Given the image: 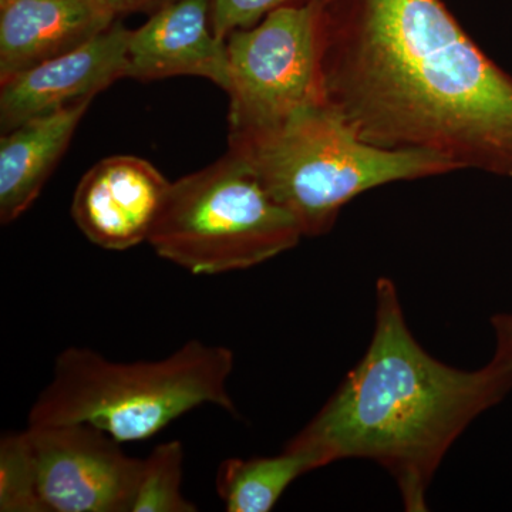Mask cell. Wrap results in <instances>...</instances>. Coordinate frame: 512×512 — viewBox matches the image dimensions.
Returning a JSON list of instances; mask_svg holds the SVG:
<instances>
[{
  "instance_id": "1",
  "label": "cell",
  "mask_w": 512,
  "mask_h": 512,
  "mask_svg": "<svg viewBox=\"0 0 512 512\" xmlns=\"http://www.w3.org/2000/svg\"><path fill=\"white\" fill-rule=\"evenodd\" d=\"M323 93L366 143L512 178V76L444 0H319Z\"/></svg>"
},
{
  "instance_id": "2",
  "label": "cell",
  "mask_w": 512,
  "mask_h": 512,
  "mask_svg": "<svg viewBox=\"0 0 512 512\" xmlns=\"http://www.w3.org/2000/svg\"><path fill=\"white\" fill-rule=\"evenodd\" d=\"M512 389V366H448L414 339L396 285L376 284L375 330L365 355L318 414L286 446L322 468L346 458L383 467L404 510L427 511V491L447 451Z\"/></svg>"
},
{
  "instance_id": "3",
  "label": "cell",
  "mask_w": 512,
  "mask_h": 512,
  "mask_svg": "<svg viewBox=\"0 0 512 512\" xmlns=\"http://www.w3.org/2000/svg\"><path fill=\"white\" fill-rule=\"evenodd\" d=\"M228 150L291 212L305 237L328 234L343 208L367 191L456 173L433 154L366 143L328 100L302 107L274 126L229 133Z\"/></svg>"
},
{
  "instance_id": "4",
  "label": "cell",
  "mask_w": 512,
  "mask_h": 512,
  "mask_svg": "<svg viewBox=\"0 0 512 512\" xmlns=\"http://www.w3.org/2000/svg\"><path fill=\"white\" fill-rule=\"evenodd\" d=\"M234 366L231 349L197 339L150 362H111L89 348H67L28 423H84L120 443L147 440L204 404L237 414L228 390Z\"/></svg>"
},
{
  "instance_id": "5",
  "label": "cell",
  "mask_w": 512,
  "mask_h": 512,
  "mask_svg": "<svg viewBox=\"0 0 512 512\" xmlns=\"http://www.w3.org/2000/svg\"><path fill=\"white\" fill-rule=\"evenodd\" d=\"M305 237L291 212L228 150L221 160L171 183L148 244L192 275L264 264Z\"/></svg>"
},
{
  "instance_id": "6",
  "label": "cell",
  "mask_w": 512,
  "mask_h": 512,
  "mask_svg": "<svg viewBox=\"0 0 512 512\" xmlns=\"http://www.w3.org/2000/svg\"><path fill=\"white\" fill-rule=\"evenodd\" d=\"M229 133L274 126L325 101L319 49V0L286 6L225 40Z\"/></svg>"
},
{
  "instance_id": "7",
  "label": "cell",
  "mask_w": 512,
  "mask_h": 512,
  "mask_svg": "<svg viewBox=\"0 0 512 512\" xmlns=\"http://www.w3.org/2000/svg\"><path fill=\"white\" fill-rule=\"evenodd\" d=\"M26 431L46 512H131L144 458L84 423L29 424Z\"/></svg>"
},
{
  "instance_id": "8",
  "label": "cell",
  "mask_w": 512,
  "mask_h": 512,
  "mask_svg": "<svg viewBox=\"0 0 512 512\" xmlns=\"http://www.w3.org/2000/svg\"><path fill=\"white\" fill-rule=\"evenodd\" d=\"M170 188V181L144 158L107 157L77 185L72 217L92 244L126 251L148 242Z\"/></svg>"
},
{
  "instance_id": "9",
  "label": "cell",
  "mask_w": 512,
  "mask_h": 512,
  "mask_svg": "<svg viewBox=\"0 0 512 512\" xmlns=\"http://www.w3.org/2000/svg\"><path fill=\"white\" fill-rule=\"evenodd\" d=\"M130 29L116 20L109 29L52 59L0 80V127L13 130L106 90L127 74Z\"/></svg>"
},
{
  "instance_id": "10",
  "label": "cell",
  "mask_w": 512,
  "mask_h": 512,
  "mask_svg": "<svg viewBox=\"0 0 512 512\" xmlns=\"http://www.w3.org/2000/svg\"><path fill=\"white\" fill-rule=\"evenodd\" d=\"M174 76L204 77L228 92L227 43L212 30L210 0H173L130 30L126 77L151 82Z\"/></svg>"
},
{
  "instance_id": "11",
  "label": "cell",
  "mask_w": 512,
  "mask_h": 512,
  "mask_svg": "<svg viewBox=\"0 0 512 512\" xmlns=\"http://www.w3.org/2000/svg\"><path fill=\"white\" fill-rule=\"evenodd\" d=\"M116 20L104 0H0V80L76 49Z\"/></svg>"
},
{
  "instance_id": "12",
  "label": "cell",
  "mask_w": 512,
  "mask_h": 512,
  "mask_svg": "<svg viewBox=\"0 0 512 512\" xmlns=\"http://www.w3.org/2000/svg\"><path fill=\"white\" fill-rule=\"evenodd\" d=\"M94 97L33 117L0 138V222L12 224L37 200Z\"/></svg>"
},
{
  "instance_id": "13",
  "label": "cell",
  "mask_w": 512,
  "mask_h": 512,
  "mask_svg": "<svg viewBox=\"0 0 512 512\" xmlns=\"http://www.w3.org/2000/svg\"><path fill=\"white\" fill-rule=\"evenodd\" d=\"M318 470L308 453L286 446L274 457L228 458L217 473V493L228 512H269L293 481Z\"/></svg>"
},
{
  "instance_id": "14",
  "label": "cell",
  "mask_w": 512,
  "mask_h": 512,
  "mask_svg": "<svg viewBox=\"0 0 512 512\" xmlns=\"http://www.w3.org/2000/svg\"><path fill=\"white\" fill-rule=\"evenodd\" d=\"M184 447L178 440L158 444L144 458L140 484L131 512H197L198 507L184 497Z\"/></svg>"
},
{
  "instance_id": "15",
  "label": "cell",
  "mask_w": 512,
  "mask_h": 512,
  "mask_svg": "<svg viewBox=\"0 0 512 512\" xmlns=\"http://www.w3.org/2000/svg\"><path fill=\"white\" fill-rule=\"evenodd\" d=\"M0 511L46 512L25 430L9 431L0 440Z\"/></svg>"
},
{
  "instance_id": "16",
  "label": "cell",
  "mask_w": 512,
  "mask_h": 512,
  "mask_svg": "<svg viewBox=\"0 0 512 512\" xmlns=\"http://www.w3.org/2000/svg\"><path fill=\"white\" fill-rule=\"evenodd\" d=\"M306 2L309 0H210L212 30L225 42L235 30L252 28L275 10Z\"/></svg>"
},
{
  "instance_id": "17",
  "label": "cell",
  "mask_w": 512,
  "mask_h": 512,
  "mask_svg": "<svg viewBox=\"0 0 512 512\" xmlns=\"http://www.w3.org/2000/svg\"><path fill=\"white\" fill-rule=\"evenodd\" d=\"M495 333V353L501 362L512 366V313H500L491 319Z\"/></svg>"
},
{
  "instance_id": "18",
  "label": "cell",
  "mask_w": 512,
  "mask_h": 512,
  "mask_svg": "<svg viewBox=\"0 0 512 512\" xmlns=\"http://www.w3.org/2000/svg\"><path fill=\"white\" fill-rule=\"evenodd\" d=\"M113 10L114 15H130V13H153L154 10L173 2V0H104Z\"/></svg>"
}]
</instances>
